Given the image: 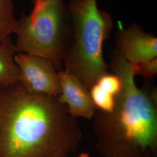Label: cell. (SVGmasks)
<instances>
[{"label": "cell", "mask_w": 157, "mask_h": 157, "mask_svg": "<svg viewBox=\"0 0 157 157\" xmlns=\"http://www.w3.org/2000/svg\"><path fill=\"white\" fill-rule=\"evenodd\" d=\"M82 136L57 98L30 93L19 82L0 87V157H67Z\"/></svg>", "instance_id": "obj_1"}, {"label": "cell", "mask_w": 157, "mask_h": 157, "mask_svg": "<svg viewBox=\"0 0 157 157\" xmlns=\"http://www.w3.org/2000/svg\"><path fill=\"white\" fill-rule=\"evenodd\" d=\"M111 68L122 87L111 113L95 109L96 147L104 157H157V97L136 84L133 65L117 50Z\"/></svg>", "instance_id": "obj_2"}, {"label": "cell", "mask_w": 157, "mask_h": 157, "mask_svg": "<svg viewBox=\"0 0 157 157\" xmlns=\"http://www.w3.org/2000/svg\"><path fill=\"white\" fill-rule=\"evenodd\" d=\"M67 10L74 30L63 65L65 72L76 76L89 90L108 73L102 47L113 27L112 17L98 7L97 0H72Z\"/></svg>", "instance_id": "obj_3"}, {"label": "cell", "mask_w": 157, "mask_h": 157, "mask_svg": "<svg viewBox=\"0 0 157 157\" xmlns=\"http://www.w3.org/2000/svg\"><path fill=\"white\" fill-rule=\"evenodd\" d=\"M29 15L22 13L17 19L15 43L17 53H26L46 58L58 71L69 44L65 22L67 6L63 0H35Z\"/></svg>", "instance_id": "obj_4"}, {"label": "cell", "mask_w": 157, "mask_h": 157, "mask_svg": "<svg viewBox=\"0 0 157 157\" xmlns=\"http://www.w3.org/2000/svg\"><path fill=\"white\" fill-rule=\"evenodd\" d=\"M15 62L19 69V82L29 92L56 98L60 94L58 72L50 60L26 53H17Z\"/></svg>", "instance_id": "obj_5"}, {"label": "cell", "mask_w": 157, "mask_h": 157, "mask_svg": "<svg viewBox=\"0 0 157 157\" xmlns=\"http://www.w3.org/2000/svg\"><path fill=\"white\" fill-rule=\"evenodd\" d=\"M116 41L117 50L132 65L157 58V37L144 32L137 25L118 32Z\"/></svg>", "instance_id": "obj_6"}, {"label": "cell", "mask_w": 157, "mask_h": 157, "mask_svg": "<svg viewBox=\"0 0 157 157\" xmlns=\"http://www.w3.org/2000/svg\"><path fill=\"white\" fill-rule=\"evenodd\" d=\"M60 94L57 99L66 105L69 113L74 117L90 119L95 113V106L89 91L76 76L65 71L58 72Z\"/></svg>", "instance_id": "obj_7"}, {"label": "cell", "mask_w": 157, "mask_h": 157, "mask_svg": "<svg viewBox=\"0 0 157 157\" xmlns=\"http://www.w3.org/2000/svg\"><path fill=\"white\" fill-rule=\"evenodd\" d=\"M17 53L10 37L0 43V87L19 82L20 72L14 59Z\"/></svg>", "instance_id": "obj_8"}, {"label": "cell", "mask_w": 157, "mask_h": 157, "mask_svg": "<svg viewBox=\"0 0 157 157\" xmlns=\"http://www.w3.org/2000/svg\"><path fill=\"white\" fill-rule=\"evenodd\" d=\"M17 19L15 17L12 0H6L0 3V43L12 33H14Z\"/></svg>", "instance_id": "obj_9"}, {"label": "cell", "mask_w": 157, "mask_h": 157, "mask_svg": "<svg viewBox=\"0 0 157 157\" xmlns=\"http://www.w3.org/2000/svg\"><path fill=\"white\" fill-rule=\"evenodd\" d=\"M89 91L96 109L106 113H111L113 111L115 104L114 96L102 89L96 83L91 87Z\"/></svg>", "instance_id": "obj_10"}, {"label": "cell", "mask_w": 157, "mask_h": 157, "mask_svg": "<svg viewBox=\"0 0 157 157\" xmlns=\"http://www.w3.org/2000/svg\"><path fill=\"white\" fill-rule=\"evenodd\" d=\"M95 83L115 97L119 94L122 87L121 78L115 74L106 73L102 76Z\"/></svg>", "instance_id": "obj_11"}, {"label": "cell", "mask_w": 157, "mask_h": 157, "mask_svg": "<svg viewBox=\"0 0 157 157\" xmlns=\"http://www.w3.org/2000/svg\"><path fill=\"white\" fill-rule=\"evenodd\" d=\"M135 75H141L145 78H151L157 73V58L151 60L133 65Z\"/></svg>", "instance_id": "obj_12"}, {"label": "cell", "mask_w": 157, "mask_h": 157, "mask_svg": "<svg viewBox=\"0 0 157 157\" xmlns=\"http://www.w3.org/2000/svg\"><path fill=\"white\" fill-rule=\"evenodd\" d=\"M89 157V155L86 153V152H83V153H81L78 155V157Z\"/></svg>", "instance_id": "obj_13"}, {"label": "cell", "mask_w": 157, "mask_h": 157, "mask_svg": "<svg viewBox=\"0 0 157 157\" xmlns=\"http://www.w3.org/2000/svg\"><path fill=\"white\" fill-rule=\"evenodd\" d=\"M4 1H6V0H0V3H1V2H4Z\"/></svg>", "instance_id": "obj_14"}, {"label": "cell", "mask_w": 157, "mask_h": 157, "mask_svg": "<svg viewBox=\"0 0 157 157\" xmlns=\"http://www.w3.org/2000/svg\"><path fill=\"white\" fill-rule=\"evenodd\" d=\"M34 1H35V0H32V2H33Z\"/></svg>", "instance_id": "obj_15"}]
</instances>
